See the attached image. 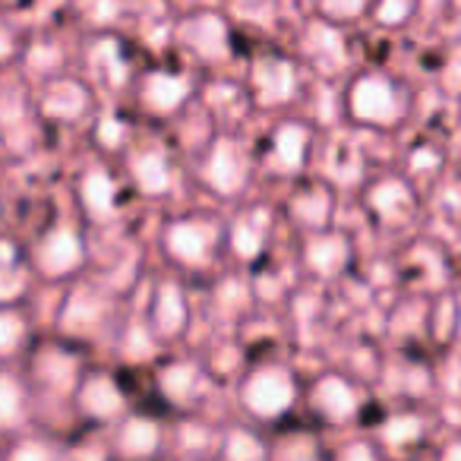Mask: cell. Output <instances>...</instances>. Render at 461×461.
Masks as SVG:
<instances>
[{
  "label": "cell",
  "instance_id": "obj_1",
  "mask_svg": "<svg viewBox=\"0 0 461 461\" xmlns=\"http://www.w3.org/2000/svg\"><path fill=\"white\" fill-rule=\"evenodd\" d=\"M303 402V383L297 370L285 357L266 354L250 364L234 379V404L240 417L263 429H278L291 420Z\"/></svg>",
  "mask_w": 461,
  "mask_h": 461
},
{
  "label": "cell",
  "instance_id": "obj_2",
  "mask_svg": "<svg viewBox=\"0 0 461 461\" xmlns=\"http://www.w3.org/2000/svg\"><path fill=\"white\" fill-rule=\"evenodd\" d=\"M158 253L184 278H209L224 263V215L212 209L174 212L158 228Z\"/></svg>",
  "mask_w": 461,
  "mask_h": 461
},
{
  "label": "cell",
  "instance_id": "obj_3",
  "mask_svg": "<svg viewBox=\"0 0 461 461\" xmlns=\"http://www.w3.org/2000/svg\"><path fill=\"white\" fill-rule=\"evenodd\" d=\"M259 174V158L250 142L238 133H212L199 149H193L190 180L215 203H244Z\"/></svg>",
  "mask_w": 461,
  "mask_h": 461
},
{
  "label": "cell",
  "instance_id": "obj_4",
  "mask_svg": "<svg viewBox=\"0 0 461 461\" xmlns=\"http://www.w3.org/2000/svg\"><path fill=\"white\" fill-rule=\"evenodd\" d=\"M29 269L41 285H73L89 269L92 247L86 224L73 215H58L26 244Z\"/></svg>",
  "mask_w": 461,
  "mask_h": 461
},
{
  "label": "cell",
  "instance_id": "obj_5",
  "mask_svg": "<svg viewBox=\"0 0 461 461\" xmlns=\"http://www.w3.org/2000/svg\"><path fill=\"white\" fill-rule=\"evenodd\" d=\"M89 348L51 332L48 339H35V345L29 348L20 366L26 373L29 385H32L35 402L48 398V402L70 404L73 392H77L83 373L89 370Z\"/></svg>",
  "mask_w": 461,
  "mask_h": 461
},
{
  "label": "cell",
  "instance_id": "obj_6",
  "mask_svg": "<svg viewBox=\"0 0 461 461\" xmlns=\"http://www.w3.org/2000/svg\"><path fill=\"white\" fill-rule=\"evenodd\" d=\"M152 335V341L161 351L184 345L186 335L193 329V297L190 285L177 272H161L149 282L146 301H142L140 313H136Z\"/></svg>",
  "mask_w": 461,
  "mask_h": 461
},
{
  "label": "cell",
  "instance_id": "obj_7",
  "mask_svg": "<svg viewBox=\"0 0 461 461\" xmlns=\"http://www.w3.org/2000/svg\"><path fill=\"white\" fill-rule=\"evenodd\" d=\"M67 408H70L73 420L83 429H89V433H108L136 404L130 398V389L123 385L121 373L114 366H104L92 360Z\"/></svg>",
  "mask_w": 461,
  "mask_h": 461
},
{
  "label": "cell",
  "instance_id": "obj_8",
  "mask_svg": "<svg viewBox=\"0 0 461 461\" xmlns=\"http://www.w3.org/2000/svg\"><path fill=\"white\" fill-rule=\"evenodd\" d=\"M117 297L98 282H73L67 285V297L60 301L54 313V335L70 339L77 345L89 348L92 339L98 335H117Z\"/></svg>",
  "mask_w": 461,
  "mask_h": 461
},
{
  "label": "cell",
  "instance_id": "obj_9",
  "mask_svg": "<svg viewBox=\"0 0 461 461\" xmlns=\"http://www.w3.org/2000/svg\"><path fill=\"white\" fill-rule=\"evenodd\" d=\"M244 102L253 111L276 114L288 111L303 92V73L301 60H294L288 51H259L247 60L244 70Z\"/></svg>",
  "mask_w": 461,
  "mask_h": 461
},
{
  "label": "cell",
  "instance_id": "obj_10",
  "mask_svg": "<svg viewBox=\"0 0 461 461\" xmlns=\"http://www.w3.org/2000/svg\"><path fill=\"white\" fill-rule=\"evenodd\" d=\"M133 102L136 111L149 121L171 123L180 121L193 108L199 95V83L190 70L174 64H152L136 73L133 79Z\"/></svg>",
  "mask_w": 461,
  "mask_h": 461
},
{
  "label": "cell",
  "instance_id": "obj_11",
  "mask_svg": "<svg viewBox=\"0 0 461 461\" xmlns=\"http://www.w3.org/2000/svg\"><path fill=\"white\" fill-rule=\"evenodd\" d=\"M278 218L282 212L272 203H244L234 205L230 215H224V259L240 269L259 266L272 250Z\"/></svg>",
  "mask_w": 461,
  "mask_h": 461
},
{
  "label": "cell",
  "instance_id": "obj_12",
  "mask_svg": "<svg viewBox=\"0 0 461 461\" xmlns=\"http://www.w3.org/2000/svg\"><path fill=\"white\" fill-rule=\"evenodd\" d=\"M316 146V127L303 117L282 114L266 133L263 149L257 152L259 171L266 177H276L278 184H294L307 177L310 158Z\"/></svg>",
  "mask_w": 461,
  "mask_h": 461
},
{
  "label": "cell",
  "instance_id": "obj_13",
  "mask_svg": "<svg viewBox=\"0 0 461 461\" xmlns=\"http://www.w3.org/2000/svg\"><path fill=\"white\" fill-rule=\"evenodd\" d=\"M35 117L48 127H77V123L95 117L98 89L86 77L77 73H58L51 79H41L32 92Z\"/></svg>",
  "mask_w": 461,
  "mask_h": 461
},
{
  "label": "cell",
  "instance_id": "obj_14",
  "mask_svg": "<svg viewBox=\"0 0 461 461\" xmlns=\"http://www.w3.org/2000/svg\"><path fill=\"white\" fill-rule=\"evenodd\" d=\"M123 177L108 165L95 158L83 165L73 177V205L77 215L89 228H111L123 218Z\"/></svg>",
  "mask_w": 461,
  "mask_h": 461
},
{
  "label": "cell",
  "instance_id": "obj_15",
  "mask_svg": "<svg viewBox=\"0 0 461 461\" xmlns=\"http://www.w3.org/2000/svg\"><path fill=\"white\" fill-rule=\"evenodd\" d=\"M108 461H161L171 448V423L158 411L133 408L104 433Z\"/></svg>",
  "mask_w": 461,
  "mask_h": 461
},
{
  "label": "cell",
  "instance_id": "obj_16",
  "mask_svg": "<svg viewBox=\"0 0 461 461\" xmlns=\"http://www.w3.org/2000/svg\"><path fill=\"white\" fill-rule=\"evenodd\" d=\"M171 35L174 45L205 70L224 67L234 58V29H230L228 16L218 10H193V14L180 16Z\"/></svg>",
  "mask_w": 461,
  "mask_h": 461
},
{
  "label": "cell",
  "instance_id": "obj_17",
  "mask_svg": "<svg viewBox=\"0 0 461 461\" xmlns=\"http://www.w3.org/2000/svg\"><path fill=\"white\" fill-rule=\"evenodd\" d=\"M205 383H209V370L196 354L165 351L152 364V389L174 417L196 414Z\"/></svg>",
  "mask_w": 461,
  "mask_h": 461
},
{
  "label": "cell",
  "instance_id": "obj_18",
  "mask_svg": "<svg viewBox=\"0 0 461 461\" xmlns=\"http://www.w3.org/2000/svg\"><path fill=\"white\" fill-rule=\"evenodd\" d=\"M121 177L136 196L167 203L177 193V161L161 142H133L121 155Z\"/></svg>",
  "mask_w": 461,
  "mask_h": 461
},
{
  "label": "cell",
  "instance_id": "obj_19",
  "mask_svg": "<svg viewBox=\"0 0 461 461\" xmlns=\"http://www.w3.org/2000/svg\"><path fill=\"white\" fill-rule=\"evenodd\" d=\"M345 111L354 123L364 127H389L402 114V102H398L395 86L379 73H364L354 77L345 92Z\"/></svg>",
  "mask_w": 461,
  "mask_h": 461
},
{
  "label": "cell",
  "instance_id": "obj_20",
  "mask_svg": "<svg viewBox=\"0 0 461 461\" xmlns=\"http://www.w3.org/2000/svg\"><path fill=\"white\" fill-rule=\"evenodd\" d=\"M282 218L285 224L297 230V234H313V230L332 228L335 215V190L326 180L316 177H301L291 184V193L282 203Z\"/></svg>",
  "mask_w": 461,
  "mask_h": 461
},
{
  "label": "cell",
  "instance_id": "obj_21",
  "mask_svg": "<svg viewBox=\"0 0 461 461\" xmlns=\"http://www.w3.org/2000/svg\"><path fill=\"white\" fill-rule=\"evenodd\" d=\"M303 402H307L310 414L329 427H345L348 420L357 417L360 408L354 383L335 370L320 373V376H313V383L303 385Z\"/></svg>",
  "mask_w": 461,
  "mask_h": 461
},
{
  "label": "cell",
  "instance_id": "obj_22",
  "mask_svg": "<svg viewBox=\"0 0 461 461\" xmlns=\"http://www.w3.org/2000/svg\"><path fill=\"white\" fill-rule=\"evenodd\" d=\"M35 427V392L20 364L0 366V442Z\"/></svg>",
  "mask_w": 461,
  "mask_h": 461
},
{
  "label": "cell",
  "instance_id": "obj_23",
  "mask_svg": "<svg viewBox=\"0 0 461 461\" xmlns=\"http://www.w3.org/2000/svg\"><path fill=\"white\" fill-rule=\"evenodd\" d=\"M351 257V244H348L345 234L326 228V230H313V234H301V244H297V263L307 272L310 278H339L348 266Z\"/></svg>",
  "mask_w": 461,
  "mask_h": 461
},
{
  "label": "cell",
  "instance_id": "obj_24",
  "mask_svg": "<svg viewBox=\"0 0 461 461\" xmlns=\"http://www.w3.org/2000/svg\"><path fill=\"white\" fill-rule=\"evenodd\" d=\"M269 458V429L250 420H234L218 429L212 461H266Z\"/></svg>",
  "mask_w": 461,
  "mask_h": 461
},
{
  "label": "cell",
  "instance_id": "obj_25",
  "mask_svg": "<svg viewBox=\"0 0 461 461\" xmlns=\"http://www.w3.org/2000/svg\"><path fill=\"white\" fill-rule=\"evenodd\" d=\"M70 442L51 429L29 427L0 442V461H67Z\"/></svg>",
  "mask_w": 461,
  "mask_h": 461
},
{
  "label": "cell",
  "instance_id": "obj_26",
  "mask_svg": "<svg viewBox=\"0 0 461 461\" xmlns=\"http://www.w3.org/2000/svg\"><path fill=\"white\" fill-rule=\"evenodd\" d=\"M123 48L117 39H111V35H98L95 41H92L89 48V64L92 70H95V79H92V86H102V89H133V67H130V60L123 58Z\"/></svg>",
  "mask_w": 461,
  "mask_h": 461
},
{
  "label": "cell",
  "instance_id": "obj_27",
  "mask_svg": "<svg viewBox=\"0 0 461 461\" xmlns=\"http://www.w3.org/2000/svg\"><path fill=\"white\" fill-rule=\"evenodd\" d=\"M35 320L26 303L0 307V366L23 364L29 348L35 345Z\"/></svg>",
  "mask_w": 461,
  "mask_h": 461
},
{
  "label": "cell",
  "instance_id": "obj_28",
  "mask_svg": "<svg viewBox=\"0 0 461 461\" xmlns=\"http://www.w3.org/2000/svg\"><path fill=\"white\" fill-rule=\"evenodd\" d=\"M266 461H326L322 442L307 427H278L269 429V458Z\"/></svg>",
  "mask_w": 461,
  "mask_h": 461
},
{
  "label": "cell",
  "instance_id": "obj_29",
  "mask_svg": "<svg viewBox=\"0 0 461 461\" xmlns=\"http://www.w3.org/2000/svg\"><path fill=\"white\" fill-rule=\"evenodd\" d=\"M26 117H35L32 92L26 86L0 83V130H20Z\"/></svg>",
  "mask_w": 461,
  "mask_h": 461
},
{
  "label": "cell",
  "instance_id": "obj_30",
  "mask_svg": "<svg viewBox=\"0 0 461 461\" xmlns=\"http://www.w3.org/2000/svg\"><path fill=\"white\" fill-rule=\"evenodd\" d=\"M92 136L98 142V152L104 155H123L136 140H130L127 121H121L117 114H98L92 123Z\"/></svg>",
  "mask_w": 461,
  "mask_h": 461
},
{
  "label": "cell",
  "instance_id": "obj_31",
  "mask_svg": "<svg viewBox=\"0 0 461 461\" xmlns=\"http://www.w3.org/2000/svg\"><path fill=\"white\" fill-rule=\"evenodd\" d=\"M32 285H35V276H32V269H29V263L0 269V307L26 303Z\"/></svg>",
  "mask_w": 461,
  "mask_h": 461
},
{
  "label": "cell",
  "instance_id": "obj_32",
  "mask_svg": "<svg viewBox=\"0 0 461 461\" xmlns=\"http://www.w3.org/2000/svg\"><path fill=\"white\" fill-rule=\"evenodd\" d=\"M26 32H23L16 23H10L7 16H0V73L10 70L23 60L26 51Z\"/></svg>",
  "mask_w": 461,
  "mask_h": 461
},
{
  "label": "cell",
  "instance_id": "obj_33",
  "mask_svg": "<svg viewBox=\"0 0 461 461\" xmlns=\"http://www.w3.org/2000/svg\"><path fill=\"white\" fill-rule=\"evenodd\" d=\"M366 0H316V10L326 23H351L364 14Z\"/></svg>",
  "mask_w": 461,
  "mask_h": 461
},
{
  "label": "cell",
  "instance_id": "obj_34",
  "mask_svg": "<svg viewBox=\"0 0 461 461\" xmlns=\"http://www.w3.org/2000/svg\"><path fill=\"white\" fill-rule=\"evenodd\" d=\"M29 263L26 257V244L7 230H0V269H7V266H23Z\"/></svg>",
  "mask_w": 461,
  "mask_h": 461
},
{
  "label": "cell",
  "instance_id": "obj_35",
  "mask_svg": "<svg viewBox=\"0 0 461 461\" xmlns=\"http://www.w3.org/2000/svg\"><path fill=\"white\" fill-rule=\"evenodd\" d=\"M408 14V0H383L376 7V20L379 23H398Z\"/></svg>",
  "mask_w": 461,
  "mask_h": 461
},
{
  "label": "cell",
  "instance_id": "obj_36",
  "mask_svg": "<svg viewBox=\"0 0 461 461\" xmlns=\"http://www.w3.org/2000/svg\"><path fill=\"white\" fill-rule=\"evenodd\" d=\"M335 461H373V452L364 446V442H351V446L341 448Z\"/></svg>",
  "mask_w": 461,
  "mask_h": 461
},
{
  "label": "cell",
  "instance_id": "obj_37",
  "mask_svg": "<svg viewBox=\"0 0 461 461\" xmlns=\"http://www.w3.org/2000/svg\"><path fill=\"white\" fill-rule=\"evenodd\" d=\"M0 212H4V190H0Z\"/></svg>",
  "mask_w": 461,
  "mask_h": 461
}]
</instances>
